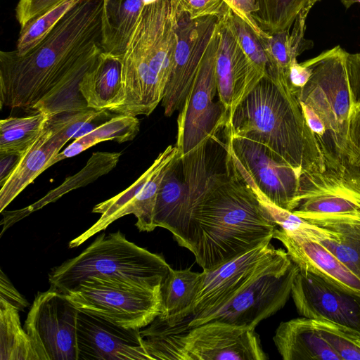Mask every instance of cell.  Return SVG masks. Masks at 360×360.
<instances>
[{
	"label": "cell",
	"instance_id": "6da1fadb",
	"mask_svg": "<svg viewBox=\"0 0 360 360\" xmlns=\"http://www.w3.org/2000/svg\"><path fill=\"white\" fill-rule=\"evenodd\" d=\"M207 141L181 157L188 194L172 233L179 245L211 271L240 254L270 242L278 228L234 167L226 151Z\"/></svg>",
	"mask_w": 360,
	"mask_h": 360
},
{
	"label": "cell",
	"instance_id": "7a4b0ae2",
	"mask_svg": "<svg viewBox=\"0 0 360 360\" xmlns=\"http://www.w3.org/2000/svg\"><path fill=\"white\" fill-rule=\"evenodd\" d=\"M103 0H81L24 54L0 52V106L50 117L89 108L80 82L102 52Z\"/></svg>",
	"mask_w": 360,
	"mask_h": 360
},
{
	"label": "cell",
	"instance_id": "3957f363",
	"mask_svg": "<svg viewBox=\"0 0 360 360\" xmlns=\"http://www.w3.org/2000/svg\"><path fill=\"white\" fill-rule=\"evenodd\" d=\"M184 15L176 0L144 3L122 58L124 98L112 112L148 116L162 102Z\"/></svg>",
	"mask_w": 360,
	"mask_h": 360
},
{
	"label": "cell",
	"instance_id": "277c9868",
	"mask_svg": "<svg viewBox=\"0 0 360 360\" xmlns=\"http://www.w3.org/2000/svg\"><path fill=\"white\" fill-rule=\"evenodd\" d=\"M225 127L266 147L300 173L319 152L288 79L266 75L236 107Z\"/></svg>",
	"mask_w": 360,
	"mask_h": 360
},
{
	"label": "cell",
	"instance_id": "5b68a950",
	"mask_svg": "<svg viewBox=\"0 0 360 360\" xmlns=\"http://www.w3.org/2000/svg\"><path fill=\"white\" fill-rule=\"evenodd\" d=\"M172 267L165 258L128 240L120 231L100 234L77 257L53 268L51 288L63 293L91 276H106L143 288L161 287Z\"/></svg>",
	"mask_w": 360,
	"mask_h": 360
},
{
	"label": "cell",
	"instance_id": "8992f818",
	"mask_svg": "<svg viewBox=\"0 0 360 360\" xmlns=\"http://www.w3.org/2000/svg\"><path fill=\"white\" fill-rule=\"evenodd\" d=\"M319 155L301 172L292 212L315 224H360V168L316 137Z\"/></svg>",
	"mask_w": 360,
	"mask_h": 360
},
{
	"label": "cell",
	"instance_id": "52a82bcc",
	"mask_svg": "<svg viewBox=\"0 0 360 360\" xmlns=\"http://www.w3.org/2000/svg\"><path fill=\"white\" fill-rule=\"evenodd\" d=\"M255 329L210 321L174 333L140 330L151 360H266Z\"/></svg>",
	"mask_w": 360,
	"mask_h": 360
},
{
	"label": "cell",
	"instance_id": "ba28073f",
	"mask_svg": "<svg viewBox=\"0 0 360 360\" xmlns=\"http://www.w3.org/2000/svg\"><path fill=\"white\" fill-rule=\"evenodd\" d=\"M285 253L284 249H276L270 242H266L213 270H203L195 300L181 318L172 326L163 325L155 319L146 328L174 333L201 325Z\"/></svg>",
	"mask_w": 360,
	"mask_h": 360
},
{
	"label": "cell",
	"instance_id": "9c48e42d",
	"mask_svg": "<svg viewBox=\"0 0 360 360\" xmlns=\"http://www.w3.org/2000/svg\"><path fill=\"white\" fill-rule=\"evenodd\" d=\"M347 53L338 45L306 60L311 70V76L295 93L299 102L307 105L321 120L328 141L342 153L353 105L346 63Z\"/></svg>",
	"mask_w": 360,
	"mask_h": 360
},
{
	"label": "cell",
	"instance_id": "30bf717a",
	"mask_svg": "<svg viewBox=\"0 0 360 360\" xmlns=\"http://www.w3.org/2000/svg\"><path fill=\"white\" fill-rule=\"evenodd\" d=\"M80 311L126 328L141 329L161 313V287L143 288L106 276H91L64 293Z\"/></svg>",
	"mask_w": 360,
	"mask_h": 360
},
{
	"label": "cell",
	"instance_id": "8fae6325",
	"mask_svg": "<svg viewBox=\"0 0 360 360\" xmlns=\"http://www.w3.org/2000/svg\"><path fill=\"white\" fill-rule=\"evenodd\" d=\"M217 26L198 75L179 110L175 146L181 157L214 136L227 121L224 105L219 100L215 101L218 96Z\"/></svg>",
	"mask_w": 360,
	"mask_h": 360
},
{
	"label": "cell",
	"instance_id": "7c38bea8",
	"mask_svg": "<svg viewBox=\"0 0 360 360\" xmlns=\"http://www.w3.org/2000/svg\"><path fill=\"white\" fill-rule=\"evenodd\" d=\"M224 132L232 162L250 188L274 205L292 212L297 204L300 173L277 160L262 144L236 136L225 126Z\"/></svg>",
	"mask_w": 360,
	"mask_h": 360
},
{
	"label": "cell",
	"instance_id": "4fadbf2b",
	"mask_svg": "<svg viewBox=\"0 0 360 360\" xmlns=\"http://www.w3.org/2000/svg\"><path fill=\"white\" fill-rule=\"evenodd\" d=\"M180 156L176 146H169L161 152L150 167L129 187L114 197L95 205L92 212L101 214L89 229L69 243L77 248L90 237L105 230L117 219L134 214L140 231L150 232L156 227L154 212L158 193L163 178Z\"/></svg>",
	"mask_w": 360,
	"mask_h": 360
},
{
	"label": "cell",
	"instance_id": "5bb4252c",
	"mask_svg": "<svg viewBox=\"0 0 360 360\" xmlns=\"http://www.w3.org/2000/svg\"><path fill=\"white\" fill-rule=\"evenodd\" d=\"M299 271L298 266L286 252L202 324L216 320L255 329L259 322L285 306L291 295L292 285Z\"/></svg>",
	"mask_w": 360,
	"mask_h": 360
},
{
	"label": "cell",
	"instance_id": "9a60e30c",
	"mask_svg": "<svg viewBox=\"0 0 360 360\" xmlns=\"http://www.w3.org/2000/svg\"><path fill=\"white\" fill-rule=\"evenodd\" d=\"M78 311L65 294L53 288L37 293L23 326L37 360H77Z\"/></svg>",
	"mask_w": 360,
	"mask_h": 360
},
{
	"label": "cell",
	"instance_id": "2e32d148",
	"mask_svg": "<svg viewBox=\"0 0 360 360\" xmlns=\"http://www.w3.org/2000/svg\"><path fill=\"white\" fill-rule=\"evenodd\" d=\"M103 110L88 109L51 116L41 134L21 158L0 190V211L4 210L46 169L51 160Z\"/></svg>",
	"mask_w": 360,
	"mask_h": 360
},
{
	"label": "cell",
	"instance_id": "e0dca14e",
	"mask_svg": "<svg viewBox=\"0 0 360 360\" xmlns=\"http://www.w3.org/2000/svg\"><path fill=\"white\" fill-rule=\"evenodd\" d=\"M218 18L190 20L185 15L178 30V41L162 106L169 117L182 108L198 75Z\"/></svg>",
	"mask_w": 360,
	"mask_h": 360
},
{
	"label": "cell",
	"instance_id": "ac0fdd59",
	"mask_svg": "<svg viewBox=\"0 0 360 360\" xmlns=\"http://www.w3.org/2000/svg\"><path fill=\"white\" fill-rule=\"evenodd\" d=\"M231 12L229 7L218 18L217 26V93L226 113V122L236 107L264 77L244 53L231 20Z\"/></svg>",
	"mask_w": 360,
	"mask_h": 360
},
{
	"label": "cell",
	"instance_id": "d6986e66",
	"mask_svg": "<svg viewBox=\"0 0 360 360\" xmlns=\"http://www.w3.org/2000/svg\"><path fill=\"white\" fill-rule=\"evenodd\" d=\"M291 296L301 316L333 322L360 335V295L300 271L293 281Z\"/></svg>",
	"mask_w": 360,
	"mask_h": 360
},
{
	"label": "cell",
	"instance_id": "ffe728a7",
	"mask_svg": "<svg viewBox=\"0 0 360 360\" xmlns=\"http://www.w3.org/2000/svg\"><path fill=\"white\" fill-rule=\"evenodd\" d=\"M140 330L126 328L79 310L77 360H151Z\"/></svg>",
	"mask_w": 360,
	"mask_h": 360
},
{
	"label": "cell",
	"instance_id": "44dd1931",
	"mask_svg": "<svg viewBox=\"0 0 360 360\" xmlns=\"http://www.w3.org/2000/svg\"><path fill=\"white\" fill-rule=\"evenodd\" d=\"M273 238L281 241L300 271L320 277L348 292L360 295V279L318 241L277 228Z\"/></svg>",
	"mask_w": 360,
	"mask_h": 360
},
{
	"label": "cell",
	"instance_id": "7402d4cb",
	"mask_svg": "<svg viewBox=\"0 0 360 360\" xmlns=\"http://www.w3.org/2000/svg\"><path fill=\"white\" fill-rule=\"evenodd\" d=\"M273 340L283 360H341L304 316L281 322Z\"/></svg>",
	"mask_w": 360,
	"mask_h": 360
},
{
	"label": "cell",
	"instance_id": "603a6c76",
	"mask_svg": "<svg viewBox=\"0 0 360 360\" xmlns=\"http://www.w3.org/2000/svg\"><path fill=\"white\" fill-rule=\"evenodd\" d=\"M79 91L89 108L112 111L124 98L122 58L101 52L84 75Z\"/></svg>",
	"mask_w": 360,
	"mask_h": 360
},
{
	"label": "cell",
	"instance_id": "cb8c5ba5",
	"mask_svg": "<svg viewBox=\"0 0 360 360\" xmlns=\"http://www.w3.org/2000/svg\"><path fill=\"white\" fill-rule=\"evenodd\" d=\"M144 0H103L102 51L122 58L139 20Z\"/></svg>",
	"mask_w": 360,
	"mask_h": 360
},
{
	"label": "cell",
	"instance_id": "d4e9b609",
	"mask_svg": "<svg viewBox=\"0 0 360 360\" xmlns=\"http://www.w3.org/2000/svg\"><path fill=\"white\" fill-rule=\"evenodd\" d=\"M311 8H304L290 29L260 39L268 60L266 75L288 80L291 64L303 51L313 47V41L304 38L306 20Z\"/></svg>",
	"mask_w": 360,
	"mask_h": 360
},
{
	"label": "cell",
	"instance_id": "484cf974",
	"mask_svg": "<svg viewBox=\"0 0 360 360\" xmlns=\"http://www.w3.org/2000/svg\"><path fill=\"white\" fill-rule=\"evenodd\" d=\"M202 280V272L171 269L161 285V313L155 319L165 326L176 323L192 305Z\"/></svg>",
	"mask_w": 360,
	"mask_h": 360
},
{
	"label": "cell",
	"instance_id": "4316f807",
	"mask_svg": "<svg viewBox=\"0 0 360 360\" xmlns=\"http://www.w3.org/2000/svg\"><path fill=\"white\" fill-rule=\"evenodd\" d=\"M188 189L181 156L173 163L161 183L154 212L155 226L172 233L186 203Z\"/></svg>",
	"mask_w": 360,
	"mask_h": 360
},
{
	"label": "cell",
	"instance_id": "83f0119b",
	"mask_svg": "<svg viewBox=\"0 0 360 360\" xmlns=\"http://www.w3.org/2000/svg\"><path fill=\"white\" fill-rule=\"evenodd\" d=\"M121 153L96 152L94 153L86 166L78 173L67 178L57 188L51 191L46 196L34 204L20 210L12 212L4 219H9L6 223L8 225L23 218L31 212L41 209L49 202L56 200L63 195L73 189L86 186L99 176L108 173L117 165Z\"/></svg>",
	"mask_w": 360,
	"mask_h": 360
},
{
	"label": "cell",
	"instance_id": "f1b7e54d",
	"mask_svg": "<svg viewBox=\"0 0 360 360\" xmlns=\"http://www.w3.org/2000/svg\"><path fill=\"white\" fill-rule=\"evenodd\" d=\"M139 128L140 122L136 116H114L91 131L76 138L65 150L51 160L46 169L59 161L75 156L102 141L112 140L122 143L131 141L139 133Z\"/></svg>",
	"mask_w": 360,
	"mask_h": 360
},
{
	"label": "cell",
	"instance_id": "f546056e",
	"mask_svg": "<svg viewBox=\"0 0 360 360\" xmlns=\"http://www.w3.org/2000/svg\"><path fill=\"white\" fill-rule=\"evenodd\" d=\"M19 311L0 297L1 360H37L30 336L21 325Z\"/></svg>",
	"mask_w": 360,
	"mask_h": 360
},
{
	"label": "cell",
	"instance_id": "4dcf8cb0",
	"mask_svg": "<svg viewBox=\"0 0 360 360\" xmlns=\"http://www.w3.org/2000/svg\"><path fill=\"white\" fill-rule=\"evenodd\" d=\"M324 246L360 279V224L332 223L317 225Z\"/></svg>",
	"mask_w": 360,
	"mask_h": 360
},
{
	"label": "cell",
	"instance_id": "1f68e13d",
	"mask_svg": "<svg viewBox=\"0 0 360 360\" xmlns=\"http://www.w3.org/2000/svg\"><path fill=\"white\" fill-rule=\"evenodd\" d=\"M51 117L42 112L0 121V155H22L44 130Z\"/></svg>",
	"mask_w": 360,
	"mask_h": 360
},
{
	"label": "cell",
	"instance_id": "d6a6232c",
	"mask_svg": "<svg viewBox=\"0 0 360 360\" xmlns=\"http://www.w3.org/2000/svg\"><path fill=\"white\" fill-rule=\"evenodd\" d=\"M252 18L264 32L272 35L290 29L299 13L321 0H256Z\"/></svg>",
	"mask_w": 360,
	"mask_h": 360
},
{
	"label": "cell",
	"instance_id": "836d02e7",
	"mask_svg": "<svg viewBox=\"0 0 360 360\" xmlns=\"http://www.w3.org/2000/svg\"><path fill=\"white\" fill-rule=\"evenodd\" d=\"M81 0H65L20 29L16 51L24 54L46 35L58 22Z\"/></svg>",
	"mask_w": 360,
	"mask_h": 360
},
{
	"label": "cell",
	"instance_id": "e575fe53",
	"mask_svg": "<svg viewBox=\"0 0 360 360\" xmlns=\"http://www.w3.org/2000/svg\"><path fill=\"white\" fill-rule=\"evenodd\" d=\"M314 326L341 360H360V335L333 322L312 320Z\"/></svg>",
	"mask_w": 360,
	"mask_h": 360
},
{
	"label": "cell",
	"instance_id": "d590c367",
	"mask_svg": "<svg viewBox=\"0 0 360 360\" xmlns=\"http://www.w3.org/2000/svg\"><path fill=\"white\" fill-rule=\"evenodd\" d=\"M231 20L244 53L256 70L264 77L267 73L268 60L260 39L232 10Z\"/></svg>",
	"mask_w": 360,
	"mask_h": 360
},
{
	"label": "cell",
	"instance_id": "8d00e7d4",
	"mask_svg": "<svg viewBox=\"0 0 360 360\" xmlns=\"http://www.w3.org/2000/svg\"><path fill=\"white\" fill-rule=\"evenodd\" d=\"M342 153L352 165L360 168V101L350 109Z\"/></svg>",
	"mask_w": 360,
	"mask_h": 360
},
{
	"label": "cell",
	"instance_id": "74e56055",
	"mask_svg": "<svg viewBox=\"0 0 360 360\" xmlns=\"http://www.w3.org/2000/svg\"><path fill=\"white\" fill-rule=\"evenodd\" d=\"M179 9L190 20L204 17H220L229 6L224 0H176Z\"/></svg>",
	"mask_w": 360,
	"mask_h": 360
},
{
	"label": "cell",
	"instance_id": "f35d334b",
	"mask_svg": "<svg viewBox=\"0 0 360 360\" xmlns=\"http://www.w3.org/2000/svg\"><path fill=\"white\" fill-rule=\"evenodd\" d=\"M65 0H19L15 15L20 29Z\"/></svg>",
	"mask_w": 360,
	"mask_h": 360
},
{
	"label": "cell",
	"instance_id": "ab89813d",
	"mask_svg": "<svg viewBox=\"0 0 360 360\" xmlns=\"http://www.w3.org/2000/svg\"><path fill=\"white\" fill-rule=\"evenodd\" d=\"M232 11L245 22L259 39L267 38L270 34L262 31L252 18L257 11L256 0H224Z\"/></svg>",
	"mask_w": 360,
	"mask_h": 360
},
{
	"label": "cell",
	"instance_id": "60d3db41",
	"mask_svg": "<svg viewBox=\"0 0 360 360\" xmlns=\"http://www.w3.org/2000/svg\"><path fill=\"white\" fill-rule=\"evenodd\" d=\"M346 63L354 104L360 101V53H347Z\"/></svg>",
	"mask_w": 360,
	"mask_h": 360
},
{
	"label": "cell",
	"instance_id": "b9f144b4",
	"mask_svg": "<svg viewBox=\"0 0 360 360\" xmlns=\"http://www.w3.org/2000/svg\"><path fill=\"white\" fill-rule=\"evenodd\" d=\"M0 297L15 306L20 311H23L29 305V302L14 288L2 270L0 276Z\"/></svg>",
	"mask_w": 360,
	"mask_h": 360
},
{
	"label": "cell",
	"instance_id": "7bdbcfd3",
	"mask_svg": "<svg viewBox=\"0 0 360 360\" xmlns=\"http://www.w3.org/2000/svg\"><path fill=\"white\" fill-rule=\"evenodd\" d=\"M311 74V68L306 61L299 63L294 61L290 67L288 82L294 93L302 89L309 80Z\"/></svg>",
	"mask_w": 360,
	"mask_h": 360
},
{
	"label": "cell",
	"instance_id": "ee69618b",
	"mask_svg": "<svg viewBox=\"0 0 360 360\" xmlns=\"http://www.w3.org/2000/svg\"><path fill=\"white\" fill-rule=\"evenodd\" d=\"M22 155L16 154L0 155V186H2L7 178L18 164Z\"/></svg>",
	"mask_w": 360,
	"mask_h": 360
},
{
	"label": "cell",
	"instance_id": "f6af8a7d",
	"mask_svg": "<svg viewBox=\"0 0 360 360\" xmlns=\"http://www.w3.org/2000/svg\"><path fill=\"white\" fill-rule=\"evenodd\" d=\"M341 4L345 6L346 8H350L353 4L359 3L360 0H340Z\"/></svg>",
	"mask_w": 360,
	"mask_h": 360
}]
</instances>
